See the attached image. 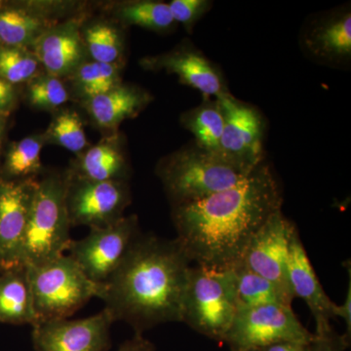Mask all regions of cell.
I'll list each match as a JSON object with an SVG mask.
<instances>
[{
	"mask_svg": "<svg viewBox=\"0 0 351 351\" xmlns=\"http://www.w3.org/2000/svg\"><path fill=\"white\" fill-rule=\"evenodd\" d=\"M1 115H2L1 113H0V119H1Z\"/></svg>",
	"mask_w": 351,
	"mask_h": 351,
	"instance_id": "39",
	"label": "cell"
},
{
	"mask_svg": "<svg viewBox=\"0 0 351 351\" xmlns=\"http://www.w3.org/2000/svg\"><path fill=\"white\" fill-rule=\"evenodd\" d=\"M287 272L292 295L304 300L313 313L316 324L314 335L320 336L332 332L334 330L331 319L335 318L332 314L335 302L329 299L318 280L298 230L291 240Z\"/></svg>",
	"mask_w": 351,
	"mask_h": 351,
	"instance_id": "15",
	"label": "cell"
},
{
	"mask_svg": "<svg viewBox=\"0 0 351 351\" xmlns=\"http://www.w3.org/2000/svg\"><path fill=\"white\" fill-rule=\"evenodd\" d=\"M304 50L316 61L332 66L351 59V13L348 7L313 21L302 36Z\"/></svg>",
	"mask_w": 351,
	"mask_h": 351,
	"instance_id": "16",
	"label": "cell"
},
{
	"mask_svg": "<svg viewBox=\"0 0 351 351\" xmlns=\"http://www.w3.org/2000/svg\"><path fill=\"white\" fill-rule=\"evenodd\" d=\"M50 135L58 145L75 154L87 145L82 121L76 112H64L58 115L51 125Z\"/></svg>",
	"mask_w": 351,
	"mask_h": 351,
	"instance_id": "29",
	"label": "cell"
},
{
	"mask_svg": "<svg viewBox=\"0 0 351 351\" xmlns=\"http://www.w3.org/2000/svg\"><path fill=\"white\" fill-rule=\"evenodd\" d=\"M114 321L107 308L83 319L43 321L32 327L34 350L108 351Z\"/></svg>",
	"mask_w": 351,
	"mask_h": 351,
	"instance_id": "11",
	"label": "cell"
},
{
	"mask_svg": "<svg viewBox=\"0 0 351 351\" xmlns=\"http://www.w3.org/2000/svg\"><path fill=\"white\" fill-rule=\"evenodd\" d=\"M137 217H123L104 228H93L80 240H73L69 256L97 284L107 282L119 269L138 237Z\"/></svg>",
	"mask_w": 351,
	"mask_h": 351,
	"instance_id": "8",
	"label": "cell"
},
{
	"mask_svg": "<svg viewBox=\"0 0 351 351\" xmlns=\"http://www.w3.org/2000/svg\"><path fill=\"white\" fill-rule=\"evenodd\" d=\"M182 123L195 137L198 147L219 154V142L223 135V108L217 99H203L197 107L184 112Z\"/></svg>",
	"mask_w": 351,
	"mask_h": 351,
	"instance_id": "20",
	"label": "cell"
},
{
	"mask_svg": "<svg viewBox=\"0 0 351 351\" xmlns=\"http://www.w3.org/2000/svg\"><path fill=\"white\" fill-rule=\"evenodd\" d=\"M350 339L345 335L339 336L332 330L328 334L314 335L313 341L308 345V351H345L350 346Z\"/></svg>",
	"mask_w": 351,
	"mask_h": 351,
	"instance_id": "32",
	"label": "cell"
},
{
	"mask_svg": "<svg viewBox=\"0 0 351 351\" xmlns=\"http://www.w3.org/2000/svg\"><path fill=\"white\" fill-rule=\"evenodd\" d=\"M149 97L140 90L127 86L115 87L108 93L89 101V112L98 125L114 128L122 121L137 114Z\"/></svg>",
	"mask_w": 351,
	"mask_h": 351,
	"instance_id": "19",
	"label": "cell"
},
{
	"mask_svg": "<svg viewBox=\"0 0 351 351\" xmlns=\"http://www.w3.org/2000/svg\"><path fill=\"white\" fill-rule=\"evenodd\" d=\"M25 269L38 323L66 319L100 294V284L90 280L69 255Z\"/></svg>",
	"mask_w": 351,
	"mask_h": 351,
	"instance_id": "6",
	"label": "cell"
},
{
	"mask_svg": "<svg viewBox=\"0 0 351 351\" xmlns=\"http://www.w3.org/2000/svg\"><path fill=\"white\" fill-rule=\"evenodd\" d=\"M350 267L348 269V293H346V300L343 304H334L332 306V314L334 317H341V319L345 321L346 332L345 336L348 339H350L351 335V274Z\"/></svg>",
	"mask_w": 351,
	"mask_h": 351,
	"instance_id": "33",
	"label": "cell"
},
{
	"mask_svg": "<svg viewBox=\"0 0 351 351\" xmlns=\"http://www.w3.org/2000/svg\"><path fill=\"white\" fill-rule=\"evenodd\" d=\"M2 120L0 119V140H1L2 131H3V126H2Z\"/></svg>",
	"mask_w": 351,
	"mask_h": 351,
	"instance_id": "37",
	"label": "cell"
},
{
	"mask_svg": "<svg viewBox=\"0 0 351 351\" xmlns=\"http://www.w3.org/2000/svg\"><path fill=\"white\" fill-rule=\"evenodd\" d=\"M145 66L165 69L182 84L197 90L203 99H221L230 94L223 73L193 44H184L168 54L145 60Z\"/></svg>",
	"mask_w": 351,
	"mask_h": 351,
	"instance_id": "14",
	"label": "cell"
},
{
	"mask_svg": "<svg viewBox=\"0 0 351 351\" xmlns=\"http://www.w3.org/2000/svg\"><path fill=\"white\" fill-rule=\"evenodd\" d=\"M0 5H1V1H0Z\"/></svg>",
	"mask_w": 351,
	"mask_h": 351,
	"instance_id": "40",
	"label": "cell"
},
{
	"mask_svg": "<svg viewBox=\"0 0 351 351\" xmlns=\"http://www.w3.org/2000/svg\"><path fill=\"white\" fill-rule=\"evenodd\" d=\"M218 100L225 119L219 156L240 172L251 174L265 159L263 114L254 106L237 100L232 94Z\"/></svg>",
	"mask_w": 351,
	"mask_h": 351,
	"instance_id": "9",
	"label": "cell"
},
{
	"mask_svg": "<svg viewBox=\"0 0 351 351\" xmlns=\"http://www.w3.org/2000/svg\"><path fill=\"white\" fill-rule=\"evenodd\" d=\"M241 351H260V350H241Z\"/></svg>",
	"mask_w": 351,
	"mask_h": 351,
	"instance_id": "38",
	"label": "cell"
},
{
	"mask_svg": "<svg viewBox=\"0 0 351 351\" xmlns=\"http://www.w3.org/2000/svg\"><path fill=\"white\" fill-rule=\"evenodd\" d=\"M191 267L177 239L138 235L119 269L101 284L98 298L115 321H125L136 334L182 322Z\"/></svg>",
	"mask_w": 351,
	"mask_h": 351,
	"instance_id": "2",
	"label": "cell"
},
{
	"mask_svg": "<svg viewBox=\"0 0 351 351\" xmlns=\"http://www.w3.org/2000/svg\"><path fill=\"white\" fill-rule=\"evenodd\" d=\"M282 191L263 163L232 188L173 207L177 239L191 263L232 269L241 263L254 235L281 210Z\"/></svg>",
	"mask_w": 351,
	"mask_h": 351,
	"instance_id": "1",
	"label": "cell"
},
{
	"mask_svg": "<svg viewBox=\"0 0 351 351\" xmlns=\"http://www.w3.org/2000/svg\"><path fill=\"white\" fill-rule=\"evenodd\" d=\"M213 2L209 0H172L169 6L173 20L184 25L189 32H193V27L210 10Z\"/></svg>",
	"mask_w": 351,
	"mask_h": 351,
	"instance_id": "31",
	"label": "cell"
},
{
	"mask_svg": "<svg viewBox=\"0 0 351 351\" xmlns=\"http://www.w3.org/2000/svg\"><path fill=\"white\" fill-rule=\"evenodd\" d=\"M36 59L50 75L59 78L68 75L80 64L82 49L77 32L71 27L39 36Z\"/></svg>",
	"mask_w": 351,
	"mask_h": 351,
	"instance_id": "18",
	"label": "cell"
},
{
	"mask_svg": "<svg viewBox=\"0 0 351 351\" xmlns=\"http://www.w3.org/2000/svg\"><path fill=\"white\" fill-rule=\"evenodd\" d=\"M260 351H308V345L297 343H278L261 348Z\"/></svg>",
	"mask_w": 351,
	"mask_h": 351,
	"instance_id": "36",
	"label": "cell"
},
{
	"mask_svg": "<svg viewBox=\"0 0 351 351\" xmlns=\"http://www.w3.org/2000/svg\"><path fill=\"white\" fill-rule=\"evenodd\" d=\"M239 307L279 304L292 306L294 298L243 265L232 267Z\"/></svg>",
	"mask_w": 351,
	"mask_h": 351,
	"instance_id": "21",
	"label": "cell"
},
{
	"mask_svg": "<svg viewBox=\"0 0 351 351\" xmlns=\"http://www.w3.org/2000/svg\"><path fill=\"white\" fill-rule=\"evenodd\" d=\"M40 138H23L13 145L7 154L4 173L6 181H25L32 180V176L41 169L40 154L43 149Z\"/></svg>",
	"mask_w": 351,
	"mask_h": 351,
	"instance_id": "24",
	"label": "cell"
},
{
	"mask_svg": "<svg viewBox=\"0 0 351 351\" xmlns=\"http://www.w3.org/2000/svg\"><path fill=\"white\" fill-rule=\"evenodd\" d=\"M14 91L12 85L9 84L0 78V113L3 114L12 107Z\"/></svg>",
	"mask_w": 351,
	"mask_h": 351,
	"instance_id": "35",
	"label": "cell"
},
{
	"mask_svg": "<svg viewBox=\"0 0 351 351\" xmlns=\"http://www.w3.org/2000/svg\"><path fill=\"white\" fill-rule=\"evenodd\" d=\"M85 39L94 62L114 64L121 55V39L112 25H94L87 29Z\"/></svg>",
	"mask_w": 351,
	"mask_h": 351,
	"instance_id": "27",
	"label": "cell"
},
{
	"mask_svg": "<svg viewBox=\"0 0 351 351\" xmlns=\"http://www.w3.org/2000/svg\"><path fill=\"white\" fill-rule=\"evenodd\" d=\"M237 309L232 269L191 267L182 322L208 338L223 341Z\"/></svg>",
	"mask_w": 351,
	"mask_h": 351,
	"instance_id": "5",
	"label": "cell"
},
{
	"mask_svg": "<svg viewBox=\"0 0 351 351\" xmlns=\"http://www.w3.org/2000/svg\"><path fill=\"white\" fill-rule=\"evenodd\" d=\"M119 16L127 24L156 32H165L176 24L168 3L161 1H136L122 6Z\"/></svg>",
	"mask_w": 351,
	"mask_h": 351,
	"instance_id": "25",
	"label": "cell"
},
{
	"mask_svg": "<svg viewBox=\"0 0 351 351\" xmlns=\"http://www.w3.org/2000/svg\"><path fill=\"white\" fill-rule=\"evenodd\" d=\"M66 201L71 225L93 230L123 218L129 193L122 182H91L76 178L75 181L68 179Z\"/></svg>",
	"mask_w": 351,
	"mask_h": 351,
	"instance_id": "10",
	"label": "cell"
},
{
	"mask_svg": "<svg viewBox=\"0 0 351 351\" xmlns=\"http://www.w3.org/2000/svg\"><path fill=\"white\" fill-rule=\"evenodd\" d=\"M36 58L22 48L0 47V78L9 84L27 82L38 71Z\"/></svg>",
	"mask_w": 351,
	"mask_h": 351,
	"instance_id": "28",
	"label": "cell"
},
{
	"mask_svg": "<svg viewBox=\"0 0 351 351\" xmlns=\"http://www.w3.org/2000/svg\"><path fill=\"white\" fill-rule=\"evenodd\" d=\"M0 323L38 324L25 267L0 270Z\"/></svg>",
	"mask_w": 351,
	"mask_h": 351,
	"instance_id": "17",
	"label": "cell"
},
{
	"mask_svg": "<svg viewBox=\"0 0 351 351\" xmlns=\"http://www.w3.org/2000/svg\"><path fill=\"white\" fill-rule=\"evenodd\" d=\"M68 179L50 176L36 182L23 244L22 265L38 267L62 257L73 239L66 209Z\"/></svg>",
	"mask_w": 351,
	"mask_h": 351,
	"instance_id": "3",
	"label": "cell"
},
{
	"mask_svg": "<svg viewBox=\"0 0 351 351\" xmlns=\"http://www.w3.org/2000/svg\"><path fill=\"white\" fill-rule=\"evenodd\" d=\"M125 169V160L119 149L101 144L83 156L76 178L91 182H122Z\"/></svg>",
	"mask_w": 351,
	"mask_h": 351,
	"instance_id": "22",
	"label": "cell"
},
{
	"mask_svg": "<svg viewBox=\"0 0 351 351\" xmlns=\"http://www.w3.org/2000/svg\"><path fill=\"white\" fill-rule=\"evenodd\" d=\"M45 22L43 18L23 9L0 10V43L5 47L23 48L41 36Z\"/></svg>",
	"mask_w": 351,
	"mask_h": 351,
	"instance_id": "23",
	"label": "cell"
},
{
	"mask_svg": "<svg viewBox=\"0 0 351 351\" xmlns=\"http://www.w3.org/2000/svg\"><path fill=\"white\" fill-rule=\"evenodd\" d=\"M158 175L173 207L204 199L248 176L195 142L164 160Z\"/></svg>",
	"mask_w": 351,
	"mask_h": 351,
	"instance_id": "4",
	"label": "cell"
},
{
	"mask_svg": "<svg viewBox=\"0 0 351 351\" xmlns=\"http://www.w3.org/2000/svg\"><path fill=\"white\" fill-rule=\"evenodd\" d=\"M314 334L298 319L292 306L279 304L239 307L223 343L232 351L261 350L278 343L309 345Z\"/></svg>",
	"mask_w": 351,
	"mask_h": 351,
	"instance_id": "7",
	"label": "cell"
},
{
	"mask_svg": "<svg viewBox=\"0 0 351 351\" xmlns=\"http://www.w3.org/2000/svg\"><path fill=\"white\" fill-rule=\"evenodd\" d=\"M117 351H156V348L143 335L136 334L133 338L124 341Z\"/></svg>",
	"mask_w": 351,
	"mask_h": 351,
	"instance_id": "34",
	"label": "cell"
},
{
	"mask_svg": "<svg viewBox=\"0 0 351 351\" xmlns=\"http://www.w3.org/2000/svg\"><path fill=\"white\" fill-rule=\"evenodd\" d=\"M76 82L83 93L92 99L119 86V73L115 64L91 62L77 69Z\"/></svg>",
	"mask_w": 351,
	"mask_h": 351,
	"instance_id": "26",
	"label": "cell"
},
{
	"mask_svg": "<svg viewBox=\"0 0 351 351\" xmlns=\"http://www.w3.org/2000/svg\"><path fill=\"white\" fill-rule=\"evenodd\" d=\"M68 100V90L55 76L39 78L29 88V101L34 107L49 110L63 105Z\"/></svg>",
	"mask_w": 351,
	"mask_h": 351,
	"instance_id": "30",
	"label": "cell"
},
{
	"mask_svg": "<svg viewBox=\"0 0 351 351\" xmlns=\"http://www.w3.org/2000/svg\"><path fill=\"white\" fill-rule=\"evenodd\" d=\"M295 230L294 223L279 210L254 235L240 263L293 298L287 267L291 240Z\"/></svg>",
	"mask_w": 351,
	"mask_h": 351,
	"instance_id": "12",
	"label": "cell"
},
{
	"mask_svg": "<svg viewBox=\"0 0 351 351\" xmlns=\"http://www.w3.org/2000/svg\"><path fill=\"white\" fill-rule=\"evenodd\" d=\"M36 181L0 179V270L24 267L23 244Z\"/></svg>",
	"mask_w": 351,
	"mask_h": 351,
	"instance_id": "13",
	"label": "cell"
}]
</instances>
